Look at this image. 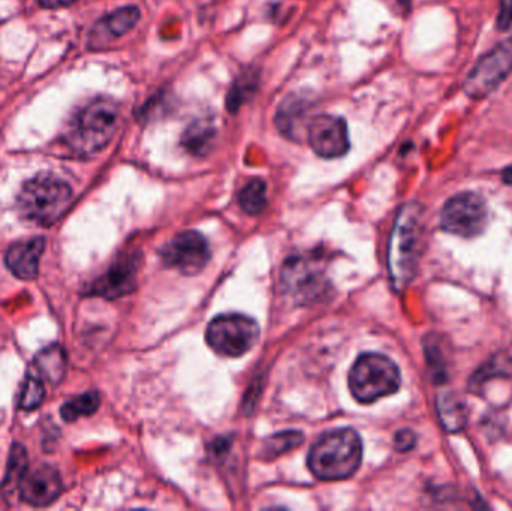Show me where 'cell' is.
<instances>
[{
    "label": "cell",
    "instance_id": "d6986e66",
    "mask_svg": "<svg viewBox=\"0 0 512 511\" xmlns=\"http://www.w3.org/2000/svg\"><path fill=\"white\" fill-rule=\"evenodd\" d=\"M35 368L38 375H41L45 380L50 383H59L60 378L63 377L65 372V353L62 348L54 347L47 348L42 351L35 360Z\"/></svg>",
    "mask_w": 512,
    "mask_h": 511
},
{
    "label": "cell",
    "instance_id": "4fadbf2b",
    "mask_svg": "<svg viewBox=\"0 0 512 511\" xmlns=\"http://www.w3.org/2000/svg\"><path fill=\"white\" fill-rule=\"evenodd\" d=\"M21 498L30 506L45 507L62 494V480L51 467H39L20 483Z\"/></svg>",
    "mask_w": 512,
    "mask_h": 511
},
{
    "label": "cell",
    "instance_id": "30bf717a",
    "mask_svg": "<svg viewBox=\"0 0 512 511\" xmlns=\"http://www.w3.org/2000/svg\"><path fill=\"white\" fill-rule=\"evenodd\" d=\"M165 264L182 275L192 276L203 272L210 260L209 243L197 231L177 234L162 251Z\"/></svg>",
    "mask_w": 512,
    "mask_h": 511
},
{
    "label": "cell",
    "instance_id": "5bb4252c",
    "mask_svg": "<svg viewBox=\"0 0 512 511\" xmlns=\"http://www.w3.org/2000/svg\"><path fill=\"white\" fill-rule=\"evenodd\" d=\"M44 248L45 240L42 237L15 243L6 252V266L17 278L30 281L38 275L39 258Z\"/></svg>",
    "mask_w": 512,
    "mask_h": 511
},
{
    "label": "cell",
    "instance_id": "f1b7e54d",
    "mask_svg": "<svg viewBox=\"0 0 512 511\" xmlns=\"http://www.w3.org/2000/svg\"><path fill=\"white\" fill-rule=\"evenodd\" d=\"M502 180H504V183H507V185L512 186V165L502 171Z\"/></svg>",
    "mask_w": 512,
    "mask_h": 511
},
{
    "label": "cell",
    "instance_id": "83f0119b",
    "mask_svg": "<svg viewBox=\"0 0 512 511\" xmlns=\"http://www.w3.org/2000/svg\"><path fill=\"white\" fill-rule=\"evenodd\" d=\"M75 0H39V3H41L42 6H45V8H62V6H68L71 5V3H74Z\"/></svg>",
    "mask_w": 512,
    "mask_h": 511
},
{
    "label": "cell",
    "instance_id": "7a4b0ae2",
    "mask_svg": "<svg viewBox=\"0 0 512 511\" xmlns=\"http://www.w3.org/2000/svg\"><path fill=\"white\" fill-rule=\"evenodd\" d=\"M363 461V443L352 429H336L322 435L310 449L307 465L324 482L349 479Z\"/></svg>",
    "mask_w": 512,
    "mask_h": 511
},
{
    "label": "cell",
    "instance_id": "9c48e42d",
    "mask_svg": "<svg viewBox=\"0 0 512 511\" xmlns=\"http://www.w3.org/2000/svg\"><path fill=\"white\" fill-rule=\"evenodd\" d=\"M512 71V38L481 57L469 72L465 92L471 98L483 99L495 92Z\"/></svg>",
    "mask_w": 512,
    "mask_h": 511
},
{
    "label": "cell",
    "instance_id": "8fae6325",
    "mask_svg": "<svg viewBox=\"0 0 512 511\" xmlns=\"http://www.w3.org/2000/svg\"><path fill=\"white\" fill-rule=\"evenodd\" d=\"M306 138L313 152L325 159L340 158L346 155L351 147L345 120L331 114L312 117Z\"/></svg>",
    "mask_w": 512,
    "mask_h": 511
},
{
    "label": "cell",
    "instance_id": "7402d4cb",
    "mask_svg": "<svg viewBox=\"0 0 512 511\" xmlns=\"http://www.w3.org/2000/svg\"><path fill=\"white\" fill-rule=\"evenodd\" d=\"M303 441L304 438L300 432H280V434L267 438L264 447H262V456H264V459L277 458V456L283 455V453L289 452V450L297 449Z\"/></svg>",
    "mask_w": 512,
    "mask_h": 511
},
{
    "label": "cell",
    "instance_id": "e0dca14e",
    "mask_svg": "<svg viewBox=\"0 0 512 511\" xmlns=\"http://www.w3.org/2000/svg\"><path fill=\"white\" fill-rule=\"evenodd\" d=\"M216 140V128L210 120H195L182 135V144L189 153L204 156L212 150Z\"/></svg>",
    "mask_w": 512,
    "mask_h": 511
},
{
    "label": "cell",
    "instance_id": "6da1fadb",
    "mask_svg": "<svg viewBox=\"0 0 512 511\" xmlns=\"http://www.w3.org/2000/svg\"><path fill=\"white\" fill-rule=\"evenodd\" d=\"M119 104L110 98H95L72 114L66 123L63 140L80 156L101 152L113 140L119 125Z\"/></svg>",
    "mask_w": 512,
    "mask_h": 511
},
{
    "label": "cell",
    "instance_id": "cb8c5ba5",
    "mask_svg": "<svg viewBox=\"0 0 512 511\" xmlns=\"http://www.w3.org/2000/svg\"><path fill=\"white\" fill-rule=\"evenodd\" d=\"M27 455L23 447L15 446L9 456L8 471H6L5 488L14 489L20 485L21 480L26 476Z\"/></svg>",
    "mask_w": 512,
    "mask_h": 511
},
{
    "label": "cell",
    "instance_id": "9a60e30c",
    "mask_svg": "<svg viewBox=\"0 0 512 511\" xmlns=\"http://www.w3.org/2000/svg\"><path fill=\"white\" fill-rule=\"evenodd\" d=\"M138 20H140V9L137 6H123V8L117 9L96 24L92 38H90L92 47H104L113 39L126 35L129 30L137 26Z\"/></svg>",
    "mask_w": 512,
    "mask_h": 511
},
{
    "label": "cell",
    "instance_id": "7c38bea8",
    "mask_svg": "<svg viewBox=\"0 0 512 511\" xmlns=\"http://www.w3.org/2000/svg\"><path fill=\"white\" fill-rule=\"evenodd\" d=\"M138 269H140V255L126 254L117 258L110 270L92 285L90 294L117 299L132 293L137 285Z\"/></svg>",
    "mask_w": 512,
    "mask_h": 511
},
{
    "label": "cell",
    "instance_id": "603a6c76",
    "mask_svg": "<svg viewBox=\"0 0 512 511\" xmlns=\"http://www.w3.org/2000/svg\"><path fill=\"white\" fill-rule=\"evenodd\" d=\"M256 89V78L254 74H245L239 78V80L234 83V86L231 87L230 95H228V110L231 113H236L243 104H245L246 99L251 98L254 95Z\"/></svg>",
    "mask_w": 512,
    "mask_h": 511
},
{
    "label": "cell",
    "instance_id": "2e32d148",
    "mask_svg": "<svg viewBox=\"0 0 512 511\" xmlns=\"http://www.w3.org/2000/svg\"><path fill=\"white\" fill-rule=\"evenodd\" d=\"M309 102L298 96H289L276 114V126L285 137L291 140H300V135L307 137V128H309Z\"/></svg>",
    "mask_w": 512,
    "mask_h": 511
},
{
    "label": "cell",
    "instance_id": "277c9868",
    "mask_svg": "<svg viewBox=\"0 0 512 511\" xmlns=\"http://www.w3.org/2000/svg\"><path fill=\"white\" fill-rule=\"evenodd\" d=\"M71 200V186L53 174L44 173L24 183L17 204L27 221L53 225L62 218Z\"/></svg>",
    "mask_w": 512,
    "mask_h": 511
},
{
    "label": "cell",
    "instance_id": "ffe728a7",
    "mask_svg": "<svg viewBox=\"0 0 512 511\" xmlns=\"http://www.w3.org/2000/svg\"><path fill=\"white\" fill-rule=\"evenodd\" d=\"M239 204L248 215H259L267 207V185L262 179H252L243 186L239 194Z\"/></svg>",
    "mask_w": 512,
    "mask_h": 511
},
{
    "label": "cell",
    "instance_id": "484cf974",
    "mask_svg": "<svg viewBox=\"0 0 512 511\" xmlns=\"http://www.w3.org/2000/svg\"><path fill=\"white\" fill-rule=\"evenodd\" d=\"M417 443V437H415L414 432L409 431V429H405V431L397 432L396 438H394V444H396V449L399 452H408L412 447Z\"/></svg>",
    "mask_w": 512,
    "mask_h": 511
},
{
    "label": "cell",
    "instance_id": "ac0fdd59",
    "mask_svg": "<svg viewBox=\"0 0 512 511\" xmlns=\"http://www.w3.org/2000/svg\"><path fill=\"white\" fill-rule=\"evenodd\" d=\"M438 413L442 426L448 432L462 431L466 423V405L456 393H442L438 396Z\"/></svg>",
    "mask_w": 512,
    "mask_h": 511
},
{
    "label": "cell",
    "instance_id": "44dd1931",
    "mask_svg": "<svg viewBox=\"0 0 512 511\" xmlns=\"http://www.w3.org/2000/svg\"><path fill=\"white\" fill-rule=\"evenodd\" d=\"M101 399L96 392H87L66 402L62 407V417L66 422H74L78 417L92 416L98 411Z\"/></svg>",
    "mask_w": 512,
    "mask_h": 511
},
{
    "label": "cell",
    "instance_id": "4316f807",
    "mask_svg": "<svg viewBox=\"0 0 512 511\" xmlns=\"http://www.w3.org/2000/svg\"><path fill=\"white\" fill-rule=\"evenodd\" d=\"M512 23V0H502L501 14H499V29H508Z\"/></svg>",
    "mask_w": 512,
    "mask_h": 511
},
{
    "label": "cell",
    "instance_id": "ba28073f",
    "mask_svg": "<svg viewBox=\"0 0 512 511\" xmlns=\"http://www.w3.org/2000/svg\"><path fill=\"white\" fill-rule=\"evenodd\" d=\"M486 201L474 192L454 195L445 203L441 212V228L460 237L480 236L487 227Z\"/></svg>",
    "mask_w": 512,
    "mask_h": 511
},
{
    "label": "cell",
    "instance_id": "52a82bcc",
    "mask_svg": "<svg viewBox=\"0 0 512 511\" xmlns=\"http://www.w3.org/2000/svg\"><path fill=\"white\" fill-rule=\"evenodd\" d=\"M206 339L215 353L225 357H240L255 347L259 339V327L256 321L246 315H219L207 327Z\"/></svg>",
    "mask_w": 512,
    "mask_h": 511
},
{
    "label": "cell",
    "instance_id": "d4e9b609",
    "mask_svg": "<svg viewBox=\"0 0 512 511\" xmlns=\"http://www.w3.org/2000/svg\"><path fill=\"white\" fill-rule=\"evenodd\" d=\"M45 398L44 384L38 375H29L21 393L20 407L26 411L35 410Z\"/></svg>",
    "mask_w": 512,
    "mask_h": 511
},
{
    "label": "cell",
    "instance_id": "5b68a950",
    "mask_svg": "<svg viewBox=\"0 0 512 511\" xmlns=\"http://www.w3.org/2000/svg\"><path fill=\"white\" fill-rule=\"evenodd\" d=\"M402 377L393 360L382 354L367 353L358 357L349 372V389L361 404H373L400 389Z\"/></svg>",
    "mask_w": 512,
    "mask_h": 511
},
{
    "label": "cell",
    "instance_id": "3957f363",
    "mask_svg": "<svg viewBox=\"0 0 512 511\" xmlns=\"http://www.w3.org/2000/svg\"><path fill=\"white\" fill-rule=\"evenodd\" d=\"M421 206L408 203L397 213L388 245V272L396 291H403L417 273L420 248Z\"/></svg>",
    "mask_w": 512,
    "mask_h": 511
},
{
    "label": "cell",
    "instance_id": "8992f818",
    "mask_svg": "<svg viewBox=\"0 0 512 511\" xmlns=\"http://www.w3.org/2000/svg\"><path fill=\"white\" fill-rule=\"evenodd\" d=\"M328 284L325 263L318 254L297 255L283 264V288L300 305H309L324 297Z\"/></svg>",
    "mask_w": 512,
    "mask_h": 511
}]
</instances>
